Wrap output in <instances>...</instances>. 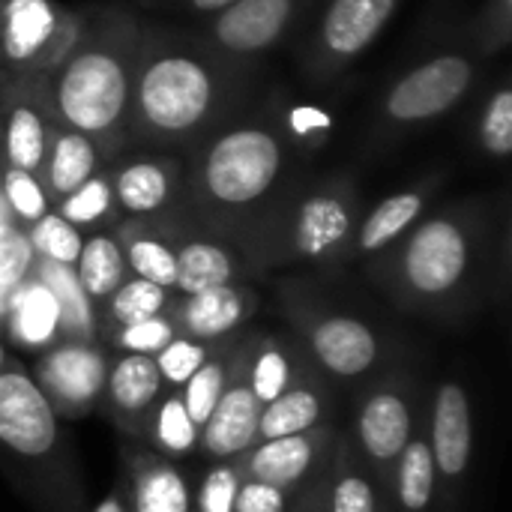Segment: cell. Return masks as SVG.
Segmentation results:
<instances>
[{
	"label": "cell",
	"instance_id": "6da1fadb",
	"mask_svg": "<svg viewBox=\"0 0 512 512\" xmlns=\"http://www.w3.org/2000/svg\"><path fill=\"white\" fill-rule=\"evenodd\" d=\"M246 87V63L222 57L204 39L144 24L132 84L129 141L147 147H192L234 117Z\"/></svg>",
	"mask_w": 512,
	"mask_h": 512
},
{
	"label": "cell",
	"instance_id": "7a4b0ae2",
	"mask_svg": "<svg viewBox=\"0 0 512 512\" xmlns=\"http://www.w3.org/2000/svg\"><path fill=\"white\" fill-rule=\"evenodd\" d=\"M492 270V210L480 198L423 216L387 252L369 258V276L405 312L468 315Z\"/></svg>",
	"mask_w": 512,
	"mask_h": 512
},
{
	"label": "cell",
	"instance_id": "3957f363",
	"mask_svg": "<svg viewBox=\"0 0 512 512\" xmlns=\"http://www.w3.org/2000/svg\"><path fill=\"white\" fill-rule=\"evenodd\" d=\"M297 153L276 117H231L189 147L183 207L201 231L234 243L294 186Z\"/></svg>",
	"mask_w": 512,
	"mask_h": 512
},
{
	"label": "cell",
	"instance_id": "277c9868",
	"mask_svg": "<svg viewBox=\"0 0 512 512\" xmlns=\"http://www.w3.org/2000/svg\"><path fill=\"white\" fill-rule=\"evenodd\" d=\"M144 24L120 3L87 9L84 30L48 78L57 123L93 138L108 159L129 141V108Z\"/></svg>",
	"mask_w": 512,
	"mask_h": 512
},
{
	"label": "cell",
	"instance_id": "5b68a950",
	"mask_svg": "<svg viewBox=\"0 0 512 512\" xmlns=\"http://www.w3.org/2000/svg\"><path fill=\"white\" fill-rule=\"evenodd\" d=\"M360 216L363 207L354 177L333 174L300 186L294 183L234 246L249 273L297 264H342Z\"/></svg>",
	"mask_w": 512,
	"mask_h": 512
},
{
	"label": "cell",
	"instance_id": "8992f818",
	"mask_svg": "<svg viewBox=\"0 0 512 512\" xmlns=\"http://www.w3.org/2000/svg\"><path fill=\"white\" fill-rule=\"evenodd\" d=\"M285 312L294 336L330 384H360L384 372L387 342L369 321L315 300H300L297 294L285 300Z\"/></svg>",
	"mask_w": 512,
	"mask_h": 512
},
{
	"label": "cell",
	"instance_id": "52a82bcc",
	"mask_svg": "<svg viewBox=\"0 0 512 512\" xmlns=\"http://www.w3.org/2000/svg\"><path fill=\"white\" fill-rule=\"evenodd\" d=\"M423 420H426V405H423L420 384L405 369H393V366L384 369L360 393L348 438L363 456V462L372 468V474L378 477L384 495L402 450L420 432Z\"/></svg>",
	"mask_w": 512,
	"mask_h": 512
},
{
	"label": "cell",
	"instance_id": "ba28073f",
	"mask_svg": "<svg viewBox=\"0 0 512 512\" xmlns=\"http://www.w3.org/2000/svg\"><path fill=\"white\" fill-rule=\"evenodd\" d=\"M87 12L54 0H0V78H51L75 48Z\"/></svg>",
	"mask_w": 512,
	"mask_h": 512
},
{
	"label": "cell",
	"instance_id": "9c48e42d",
	"mask_svg": "<svg viewBox=\"0 0 512 512\" xmlns=\"http://www.w3.org/2000/svg\"><path fill=\"white\" fill-rule=\"evenodd\" d=\"M480 72L483 57L471 42L420 60L387 87L378 111L381 126L387 132H405L450 114L474 90Z\"/></svg>",
	"mask_w": 512,
	"mask_h": 512
},
{
	"label": "cell",
	"instance_id": "30bf717a",
	"mask_svg": "<svg viewBox=\"0 0 512 512\" xmlns=\"http://www.w3.org/2000/svg\"><path fill=\"white\" fill-rule=\"evenodd\" d=\"M402 0H330L300 51V66L309 84L321 87L348 72L363 57Z\"/></svg>",
	"mask_w": 512,
	"mask_h": 512
},
{
	"label": "cell",
	"instance_id": "8fae6325",
	"mask_svg": "<svg viewBox=\"0 0 512 512\" xmlns=\"http://www.w3.org/2000/svg\"><path fill=\"white\" fill-rule=\"evenodd\" d=\"M108 351L87 339H57L33 363V381L57 420H81L102 405Z\"/></svg>",
	"mask_w": 512,
	"mask_h": 512
},
{
	"label": "cell",
	"instance_id": "7c38bea8",
	"mask_svg": "<svg viewBox=\"0 0 512 512\" xmlns=\"http://www.w3.org/2000/svg\"><path fill=\"white\" fill-rule=\"evenodd\" d=\"M423 429L438 471V498L453 504L462 498L474 465V405L459 378H444L435 384L426 402Z\"/></svg>",
	"mask_w": 512,
	"mask_h": 512
},
{
	"label": "cell",
	"instance_id": "4fadbf2b",
	"mask_svg": "<svg viewBox=\"0 0 512 512\" xmlns=\"http://www.w3.org/2000/svg\"><path fill=\"white\" fill-rule=\"evenodd\" d=\"M339 435L342 432L336 429V423H324L300 435L258 441L237 462L246 480L267 483L294 498L324 480L333 450L339 444Z\"/></svg>",
	"mask_w": 512,
	"mask_h": 512
},
{
	"label": "cell",
	"instance_id": "5bb4252c",
	"mask_svg": "<svg viewBox=\"0 0 512 512\" xmlns=\"http://www.w3.org/2000/svg\"><path fill=\"white\" fill-rule=\"evenodd\" d=\"M309 0H237L204 27V42L237 63L273 51L300 21Z\"/></svg>",
	"mask_w": 512,
	"mask_h": 512
},
{
	"label": "cell",
	"instance_id": "9a60e30c",
	"mask_svg": "<svg viewBox=\"0 0 512 512\" xmlns=\"http://www.w3.org/2000/svg\"><path fill=\"white\" fill-rule=\"evenodd\" d=\"M51 126L45 78H0V165L39 177Z\"/></svg>",
	"mask_w": 512,
	"mask_h": 512
},
{
	"label": "cell",
	"instance_id": "2e32d148",
	"mask_svg": "<svg viewBox=\"0 0 512 512\" xmlns=\"http://www.w3.org/2000/svg\"><path fill=\"white\" fill-rule=\"evenodd\" d=\"M57 414L30 378L15 366L0 372V447L21 462H42L57 450Z\"/></svg>",
	"mask_w": 512,
	"mask_h": 512
},
{
	"label": "cell",
	"instance_id": "e0dca14e",
	"mask_svg": "<svg viewBox=\"0 0 512 512\" xmlns=\"http://www.w3.org/2000/svg\"><path fill=\"white\" fill-rule=\"evenodd\" d=\"M111 186L120 219H159L183 204L186 162L174 156H129L114 165Z\"/></svg>",
	"mask_w": 512,
	"mask_h": 512
},
{
	"label": "cell",
	"instance_id": "ac0fdd59",
	"mask_svg": "<svg viewBox=\"0 0 512 512\" xmlns=\"http://www.w3.org/2000/svg\"><path fill=\"white\" fill-rule=\"evenodd\" d=\"M258 309L261 294L246 282H231L189 297L174 294L171 318L177 324V333L207 345H222L228 339L243 336L246 324L255 318Z\"/></svg>",
	"mask_w": 512,
	"mask_h": 512
},
{
	"label": "cell",
	"instance_id": "d6986e66",
	"mask_svg": "<svg viewBox=\"0 0 512 512\" xmlns=\"http://www.w3.org/2000/svg\"><path fill=\"white\" fill-rule=\"evenodd\" d=\"M240 360L246 384L261 408L285 390L321 375L294 333H246Z\"/></svg>",
	"mask_w": 512,
	"mask_h": 512
},
{
	"label": "cell",
	"instance_id": "ffe728a7",
	"mask_svg": "<svg viewBox=\"0 0 512 512\" xmlns=\"http://www.w3.org/2000/svg\"><path fill=\"white\" fill-rule=\"evenodd\" d=\"M240 354H243V342H240ZM240 354H237L231 381H228L219 405L213 408V414L207 417V423L198 432V453L207 462L240 459L249 447L258 444L261 405L255 402V396H252V390L246 384Z\"/></svg>",
	"mask_w": 512,
	"mask_h": 512
},
{
	"label": "cell",
	"instance_id": "44dd1931",
	"mask_svg": "<svg viewBox=\"0 0 512 512\" xmlns=\"http://www.w3.org/2000/svg\"><path fill=\"white\" fill-rule=\"evenodd\" d=\"M444 183L441 174H432L426 177L423 183H414L396 195H387L381 204H375L369 213L360 216L357 228H354V237L348 243V255L345 261L351 258H375L381 252H387L399 237H405L429 210L438 186Z\"/></svg>",
	"mask_w": 512,
	"mask_h": 512
},
{
	"label": "cell",
	"instance_id": "7402d4cb",
	"mask_svg": "<svg viewBox=\"0 0 512 512\" xmlns=\"http://www.w3.org/2000/svg\"><path fill=\"white\" fill-rule=\"evenodd\" d=\"M249 276L243 255L225 237L210 231H177V297L201 294Z\"/></svg>",
	"mask_w": 512,
	"mask_h": 512
},
{
	"label": "cell",
	"instance_id": "603a6c76",
	"mask_svg": "<svg viewBox=\"0 0 512 512\" xmlns=\"http://www.w3.org/2000/svg\"><path fill=\"white\" fill-rule=\"evenodd\" d=\"M129 512H192V483L183 468L141 444L123 447Z\"/></svg>",
	"mask_w": 512,
	"mask_h": 512
},
{
	"label": "cell",
	"instance_id": "cb8c5ba5",
	"mask_svg": "<svg viewBox=\"0 0 512 512\" xmlns=\"http://www.w3.org/2000/svg\"><path fill=\"white\" fill-rule=\"evenodd\" d=\"M117 243L126 258L129 276L147 279L174 291L177 285V228L171 216L159 219H120L114 225Z\"/></svg>",
	"mask_w": 512,
	"mask_h": 512
},
{
	"label": "cell",
	"instance_id": "d4e9b609",
	"mask_svg": "<svg viewBox=\"0 0 512 512\" xmlns=\"http://www.w3.org/2000/svg\"><path fill=\"white\" fill-rule=\"evenodd\" d=\"M162 393H165V387H162L153 357H144V354H111L108 357L102 405L126 438Z\"/></svg>",
	"mask_w": 512,
	"mask_h": 512
},
{
	"label": "cell",
	"instance_id": "484cf974",
	"mask_svg": "<svg viewBox=\"0 0 512 512\" xmlns=\"http://www.w3.org/2000/svg\"><path fill=\"white\" fill-rule=\"evenodd\" d=\"M333 387L336 384H330L324 375H315L285 390L270 405H264L258 414V441H276V438L300 435L324 423H333V414H336Z\"/></svg>",
	"mask_w": 512,
	"mask_h": 512
},
{
	"label": "cell",
	"instance_id": "4316f807",
	"mask_svg": "<svg viewBox=\"0 0 512 512\" xmlns=\"http://www.w3.org/2000/svg\"><path fill=\"white\" fill-rule=\"evenodd\" d=\"M102 165H108V156L93 138L54 120L42 171H39V180L51 198V207L69 192H75L81 183H87L96 171H102Z\"/></svg>",
	"mask_w": 512,
	"mask_h": 512
},
{
	"label": "cell",
	"instance_id": "83f0119b",
	"mask_svg": "<svg viewBox=\"0 0 512 512\" xmlns=\"http://www.w3.org/2000/svg\"><path fill=\"white\" fill-rule=\"evenodd\" d=\"M324 512H387V495L348 435H339L324 474Z\"/></svg>",
	"mask_w": 512,
	"mask_h": 512
},
{
	"label": "cell",
	"instance_id": "f1b7e54d",
	"mask_svg": "<svg viewBox=\"0 0 512 512\" xmlns=\"http://www.w3.org/2000/svg\"><path fill=\"white\" fill-rule=\"evenodd\" d=\"M438 471H435V459L426 441V429L420 426V432L408 441V447L402 450L390 483H387V510L393 512H435L438 507Z\"/></svg>",
	"mask_w": 512,
	"mask_h": 512
},
{
	"label": "cell",
	"instance_id": "f546056e",
	"mask_svg": "<svg viewBox=\"0 0 512 512\" xmlns=\"http://www.w3.org/2000/svg\"><path fill=\"white\" fill-rule=\"evenodd\" d=\"M129 441H138L141 447L171 462H180L198 453V426L186 414L180 393L165 390L153 402V408L135 423V429L129 432Z\"/></svg>",
	"mask_w": 512,
	"mask_h": 512
},
{
	"label": "cell",
	"instance_id": "4dcf8cb0",
	"mask_svg": "<svg viewBox=\"0 0 512 512\" xmlns=\"http://www.w3.org/2000/svg\"><path fill=\"white\" fill-rule=\"evenodd\" d=\"M30 276L39 279L54 306H57V339H87V342H99L96 336V312L90 306V300L84 297L78 276L72 267L45 261V258H33Z\"/></svg>",
	"mask_w": 512,
	"mask_h": 512
},
{
	"label": "cell",
	"instance_id": "1f68e13d",
	"mask_svg": "<svg viewBox=\"0 0 512 512\" xmlns=\"http://www.w3.org/2000/svg\"><path fill=\"white\" fill-rule=\"evenodd\" d=\"M72 270H75L78 285H81L84 297L90 300L93 312H99L105 306V300L129 276L126 258H123V249L117 243L114 228L84 234V243H81V252H78V261H75Z\"/></svg>",
	"mask_w": 512,
	"mask_h": 512
},
{
	"label": "cell",
	"instance_id": "d6a6232c",
	"mask_svg": "<svg viewBox=\"0 0 512 512\" xmlns=\"http://www.w3.org/2000/svg\"><path fill=\"white\" fill-rule=\"evenodd\" d=\"M12 342L27 345V348H51L57 342V306L48 294V288L27 276L21 285L12 288L9 294V315L6 327Z\"/></svg>",
	"mask_w": 512,
	"mask_h": 512
},
{
	"label": "cell",
	"instance_id": "836d02e7",
	"mask_svg": "<svg viewBox=\"0 0 512 512\" xmlns=\"http://www.w3.org/2000/svg\"><path fill=\"white\" fill-rule=\"evenodd\" d=\"M171 303H174V291L153 285L147 279H138V276H126V282L96 312V336L102 339L105 333H111L117 327H129L135 321L156 318V315L168 312Z\"/></svg>",
	"mask_w": 512,
	"mask_h": 512
},
{
	"label": "cell",
	"instance_id": "e575fe53",
	"mask_svg": "<svg viewBox=\"0 0 512 512\" xmlns=\"http://www.w3.org/2000/svg\"><path fill=\"white\" fill-rule=\"evenodd\" d=\"M51 210L60 219H66L72 228H78L81 234L114 228L120 222V210H117V201H114V186H111L108 165L102 171H96L87 183H81L75 192L60 198Z\"/></svg>",
	"mask_w": 512,
	"mask_h": 512
},
{
	"label": "cell",
	"instance_id": "d590c367",
	"mask_svg": "<svg viewBox=\"0 0 512 512\" xmlns=\"http://www.w3.org/2000/svg\"><path fill=\"white\" fill-rule=\"evenodd\" d=\"M243 336H246V333H243ZM243 336L222 342V345L207 357V363H204V366L186 381V387L180 390L183 408H186V414L192 417V423L198 426V432H201V426L207 423V417L213 414V408L219 405V399H222V393H225V387H228V381H231V372H234V363H237Z\"/></svg>",
	"mask_w": 512,
	"mask_h": 512
},
{
	"label": "cell",
	"instance_id": "8d00e7d4",
	"mask_svg": "<svg viewBox=\"0 0 512 512\" xmlns=\"http://www.w3.org/2000/svg\"><path fill=\"white\" fill-rule=\"evenodd\" d=\"M477 144L489 159L504 162L512 153V87L510 78H501L498 87L480 108Z\"/></svg>",
	"mask_w": 512,
	"mask_h": 512
},
{
	"label": "cell",
	"instance_id": "74e56055",
	"mask_svg": "<svg viewBox=\"0 0 512 512\" xmlns=\"http://www.w3.org/2000/svg\"><path fill=\"white\" fill-rule=\"evenodd\" d=\"M243 483L237 459L207 462V468L192 483V512H234V501Z\"/></svg>",
	"mask_w": 512,
	"mask_h": 512
},
{
	"label": "cell",
	"instance_id": "f35d334b",
	"mask_svg": "<svg viewBox=\"0 0 512 512\" xmlns=\"http://www.w3.org/2000/svg\"><path fill=\"white\" fill-rule=\"evenodd\" d=\"M177 336V324L171 318V309L156 315V318H147V321H135L129 327H117L111 333H105L99 339L102 348H108L111 354H144V357H153L159 354L171 339Z\"/></svg>",
	"mask_w": 512,
	"mask_h": 512
},
{
	"label": "cell",
	"instance_id": "ab89813d",
	"mask_svg": "<svg viewBox=\"0 0 512 512\" xmlns=\"http://www.w3.org/2000/svg\"><path fill=\"white\" fill-rule=\"evenodd\" d=\"M24 231H27L30 249H33L36 258L54 261V264H63V267H75L84 234L78 228H72L66 219H60L54 210H48L39 222H33Z\"/></svg>",
	"mask_w": 512,
	"mask_h": 512
},
{
	"label": "cell",
	"instance_id": "60d3db41",
	"mask_svg": "<svg viewBox=\"0 0 512 512\" xmlns=\"http://www.w3.org/2000/svg\"><path fill=\"white\" fill-rule=\"evenodd\" d=\"M219 345H207L198 339H189L183 333H177L159 354H153V363L159 369L162 387L168 393H180L186 387V381L207 363V357L216 351Z\"/></svg>",
	"mask_w": 512,
	"mask_h": 512
},
{
	"label": "cell",
	"instance_id": "b9f144b4",
	"mask_svg": "<svg viewBox=\"0 0 512 512\" xmlns=\"http://www.w3.org/2000/svg\"><path fill=\"white\" fill-rule=\"evenodd\" d=\"M0 189H3V198L9 204L15 225H21V228H30L51 210V198H48L42 180L30 171L0 165Z\"/></svg>",
	"mask_w": 512,
	"mask_h": 512
},
{
	"label": "cell",
	"instance_id": "7bdbcfd3",
	"mask_svg": "<svg viewBox=\"0 0 512 512\" xmlns=\"http://www.w3.org/2000/svg\"><path fill=\"white\" fill-rule=\"evenodd\" d=\"M512 39V0H486L471 27V45L486 60L504 51Z\"/></svg>",
	"mask_w": 512,
	"mask_h": 512
},
{
	"label": "cell",
	"instance_id": "ee69618b",
	"mask_svg": "<svg viewBox=\"0 0 512 512\" xmlns=\"http://www.w3.org/2000/svg\"><path fill=\"white\" fill-rule=\"evenodd\" d=\"M33 249L27 240V231L15 222L0 225V288L12 291L30 276L33 267Z\"/></svg>",
	"mask_w": 512,
	"mask_h": 512
},
{
	"label": "cell",
	"instance_id": "f6af8a7d",
	"mask_svg": "<svg viewBox=\"0 0 512 512\" xmlns=\"http://www.w3.org/2000/svg\"><path fill=\"white\" fill-rule=\"evenodd\" d=\"M282 132L288 135V141L300 150V147H321L330 135V117L318 108H309V105H297L288 111L285 120H279Z\"/></svg>",
	"mask_w": 512,
	"mask_h": 512
},
{
	"label": "cell",
	"instance_id": "bcb514c9",
	"mask_svg": "<svg viewBox=\"0 0 512 512\" xmlns=\"http://www.w3.org/2000/svg\"><path fill=\"white\" fill-rule=\"evenodd\" d=\"M234 512H291V495H285L282 489H273L267 483H255L246 480L240 483Z\"/></svg>",
	"mask_w": 512,
	"mask_h": 512
},
{
	"label": "cell",
	"instance_id": "7dc6e473",
	"mask_svg": "<svg viewBox=\"0 0 512 512\" xmlns=\"http://www.w3.org/2000/svg\"><path fill=\"white\" fill-rule=\"evenodd\" d=\"M291 512H324V480L291 498Z\"/></svg>",
	"mask_w": 512,
	"mask_h": 512
},
{
	"label": "cell",
	"instance_id": "c3c4849f",
	"mask_svg": "<svg viewBox=\"0 0 512 512\" xmlns=\"http://www.w3.org/2000/svg\"><path fill=\"white\" fill-rule=\"evenodd\" d=\"M93 512H129V501H126V492L123 489H117V492H111L105 501H99Z\"/></svg>",
	"mask_w": 512,
	"mask_h": 512
},
{
	"label": "cell",
	"instance_id": "681fc988",
	"mask_svg": "<svg viewBox=\"0 0 512 512\" xmlns=\"http://www.w3.org/2000/svg\"><path fill=\"white\" fill-rule=\"evenodd\" d=\"M231 3H237V0H183L186 9H192V12H210V15L222 12Z\"/></svg>",
	"mask_w": 512,
	"mask_h": 512
},
{
	"label": "cell",
	"instance_id": "f907efd6",
	"mask_svg": "<svg viewBox=\"0 0 512 512\" xmlns=\"http://www.w3.org/2000/svg\"><path fill=\"white\" fill-rule=\"evenodd\" d=\"M9 294L12 291L0 288V321H6V315H9Z\"/></svg>",
	"mask_w": 512,
	"mask_h": 512
},
{
	"label": "cell",
	"instance_id": "816d5d0a",
	"mask_svg": "<svg viewBox=\"0 0 512 512\" xmlns=\"http://www.w3.org/2000/svg\"><path fill=\"white\" fill-rule=\"evenodd\" d=\"M3 222H15L12 219V213H9V204H6V198H3V189H0V225Z\"/></svg>",
	"mask_w": 512,
	"mask_h": 512
},
{
	"label": "cell",
	"instance_id": "f5cc1de1",
	"mask_svg": "<svg viewBox=\"0 0 512 512\" xmlns=\"http://www.w3.org/2000/svg\"><path fill=\"white\" fill-rule=\"evenodd\" d=\"M12 363H9V351H6V342H3V336H0V372L3 369H9Z\"/></svg>",
	"mask_w": 512,
	"mask_h": 512
}]
</instances>
